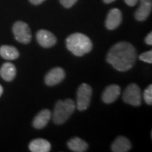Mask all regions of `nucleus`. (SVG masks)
Masks as SVG:
<instances>
[{
    "mask_svg": "<svg viewBox=\"0 0 152 152\" xmlns=\"http://www.w3.org/2000/svg\"><path fill=\"white\" fill-rule=\"evenodd\" d=\"M92 96V87L86 83L80 85L77 91V108L79 111H85L90 106Z\"/></svg>",
    "mask_w": 152,
    "mask_h": 152,
    "instance_id": "obj_4",
    "label": "nucleus"
},
{
    "mask_svg": "<svg viewBox=\"0 0 152 152\" xmlns=\"http://www.w3.org/2000/svg\"><path fill=\"white\" fill-rule=\"evenodd\" d=\"M66 77L64 70L60 67L53 68L45 76V83L48 86L56 85L64 80Z\"/></svg>",
    "mask_w": 152,
    "mask_h": 152,
    "instance_id": "obj_8",
    "label": "nucleus"
},
{
    "mask_svg": "<svg viewBox=\"0 0 152 152\" xmlns=\"http://www.w3.org/2000/svg\"><path fill=\"white\" fill-rule=\"evenodd\" d=\"M140 60L142 61L148 63V64H152V51H148V52H144L140 55L139 56Z\"/></svg>",
    "mask_w": 152,
    "mask_h": 152,
    "instance_id": "obj_19",
    "label": "nucleus"
},
{
    "mask_svg": "<svg viewBox=\"0 0 152 152\" xmlns=\"http://www.w3.org/2000/svg\"><path fill=\"white\" fill-rule=\"evenodd\" d=\"M151 0H141L140 6L136 11L135 18L139 21H144L149 17L151 12Z\"/></svg>",
    "mask_w": 152,
    "mask_h": 152,
    "instance_id": "obj_11",
    "label": "nucleus"
},
{
    "mask_svg": "<svg viewBox=\"0 0 152 152\" xmlns=\"http://www.w3.org/2000/svg\"><path fill=\"white\" fill-rule=\"evenodd\" d=\"M123 99L125 103L134 106L142 104V92L137 85L132 83L125 88L123 94Z\"/></svg>",
    "mask_w": 152,
    "mask_h": 152,
    "instance_id": "obj_5",
    "label": "nucleus"
},
{
    "mask_svg": "<svg viewBox=\"0 0 152 152\" xmlns=\"http://www.w3.org/2000/svg\"><path fill=\"white\" fill-rule=\"evenodd\" d=\"M144 99L148 105H151L152 104V85H149L144 90L143 94Z\"/></svg>",
    "mask_w": 152,
    "mask_h": 152,
    "instance_id": "obj_18",
    "label": "nucleus"
},
{
    "mask_svg": "<svg viewBox=\"0 0 152 152\" xmlns=\"http://www.w3.org/2000/svg\"><path fill=\"white\" fill-rule=\"evenodd\" d=\"M38 43L44 48H50L56 43V37L54 34L46 30H40L36 34Z\"/></svg>",
    "mask_w": 152,
    "mask_h": 152,
    "instance_id": "obj_7",
    "label": "nucleus"
},
{
    "mask_svg": "<svg viewBox=\"0 0 152 152\" xmlns=\"http://www.w3.org/2000/svg\"><path fill=\"white\" fill-rule=\"evenodd\" d=\"M13 33L16 39L23 44H28L32 39L31 31L28 25L23 21H17L13 26Z\"/></svg>",
    "mask_w": 152,
    "mask_h": 152,
    "instance_id": "obj_6",
    "label": "nucleus"
},
{
    "mask_svg": "<svg viewBox=\"0 0 152 152\" xmlns=\"http://www.w3.org/2000/svg\"><path fill=\"white\" fill-rule=\"evenodd\" d=\"M132 148V144L128 138L119 136L114 140L111 145V151L113 152H127Z\"/></svg>",
    "mask_w": 152,
    "mask_h": 152,
    "instance_id": "obj_13",
    "label": "nucleus"
},
{
    "mask_svg": "<svg viewBox=\"0 0 152 152\" xmlns=\"http://www.w3.org/2000/svg\"><path fill=\"white\" fill-rule=\"evenodd\" d=\"M45 0H30V1L34 5H39L45 1Z\"/></svg>",
    "mask_w": 152,
    "mask_h": 152,
    "instance_id": "obj_23",
    "label": "nucleus"
},
{
    "mask_svg": "<svg viewBox=\"0 0 152 152\" xmlns=\"http://www.w3.org/2000/svg\"><path fill=\"white\" fill-rule=\"evenodd\" d=\"M137 54L135 48L127 42H121L111 47L106 61L118 71H127L134 66Z\"/></svg>",
    "mask_w": 152,
    "mask_h": 152,
    "instance_id": "obj_1",
    "label": "nucleus"
},
{
    "mask_svg": "<svg viewBox=\"0 0 152 152\" xmlns=\"http://www.w3.org/2000/svg\"><path fill=\"white\" fill-rule=\"evenodd\" d=\"M75 109V104L72 99L59 100L55 105L52 119L56 125H61L66 123L71 117Z\"/></svg>",
    "mask_w": 152,
    "mask_h": 152,
    "instance_id": "obj_3",
    "label": "nucleus"
},
{
    "mask_svg": "<svg viewBox=\"0 0 152 152\" xmlns=\"http://www.w3.org/2000/svg\"><path fill=\"white\" fill-rule=\"evenodd\" d=\"M0 56L7 60H15L18 58L19 52L16 47L3 45L0 47Z\"/></svg>",
    "mask_w": 152,
    "mask_h": 152,
    "instance_id": "obj_17",
    "label": "nucleus"
},
{
    "mask_svg": "<svg viewBox=\"0 0 152 152\" xmlns=\"http://www.w3.org/2000/svg\"><path fill=\"white\" fill-rule=\"evenodd\" d=\"M77 1V0H60V2L66 8H71Z\"/></svg>",
    "mask_w": 152,
    "mask_h": 152,
    "instance_id": "obj_20",
    "label": "nucleus"
},
{
    "mask_svg": "<svg viewBox=\"0 0 152 152\" xmlns=\"http://www.w3.org/2000/svg\"><path fill=\"white\" fill-rule=\"evenodd\" d=\"M121 94V87L117 85L108 86L102 94V100L106 104H111L117 100Z\"/></svg>",
    "mask_w": 152,
    "mask_h": 152,
    "instance_id": "obj_10",
    "label": "nucleus"
},
{
    "mask_svg": "<svg viewBox=\"0 0 152 152\" xmlns=\"http://www.w3.org/2000/svg\"><path fill=\"white\" fill-rule=\"evenodd\" d=\"M138 0H125V2L130 7H134L137 3Z\"/></svg>",
    "mask_w": 152,
    "mask_h": 152,
    "instance_id": "obj_22",
    "label": "nucleus"
},
{
    "mask_svg": "<svg viewBox=\"0 0 152 152\" xmlns=\"http://www.w3.org/2000/svg\"><path fill=\"white\" fill-rule=\"evenodd\" d=\"M52 118V112L49 109H44L39 112L33 120V127L36 129H42L46 127Z\"/></svg>",
    "mask_w": 152,
    "mask_h": 152,
    "instance_id": "obj_12",
    "label": "nucleus"
},
{
    "mask_svg": "<svg viewBox=\"0 0 152 152\" xmlns=\"http://www.w3.org/2000/svg\"><path fill=\"white\" fill-rule=\"evenodd\" d=\"M51 148V144L45 139H35L29 144V149L33 152H49Z\"/></svg>",
    "mask_w": 152,
    "mask_h": 152,
    "instance_id": "obj_14",
    "label": "nucleus"
},
{
    "mask_svg": "<svg viewBox=\"0 0 152 152\" xmlns=\"http://www.w3.org/2000/svg\"><path fill=\"white\" fill-rule=\"evenodd\" d=\"M122 22V14L118 9H113L109 11L106 20V27L109 30L117 28Z\"/></svg>",
    "mask_w": 152,
    "mask_h": 152,
    "instance_id": "obj_9",
    "label": "nucleus"
},
{
    "mask_svg": "<svg viewBox=\"0 0 152 152\" xmlns=\"http://www.w3.org/2000/svg\"><path fill=\"white\" fill-rule=\"evenodd\" d=\"M2 93H3V87L1 85H0V96H1Z\"/></svg>",
    "mask_w": 152,
    "mask_h": 152,
    "instance_id": "obj_25",
    "label": "nucleus"
},
{
    "mask_svg": "<svg viewBox=\"0 0 152 152\" xmlns=\"http://www.w3.org/2000/svg\"><path fill=\"white\" fill-rule=\"evenodd\" d=\"M145 42L149 45H152V33H149L145 38Z\"/></svg>",
    "mask_w": 152,
    "mask_h": 152,
    "instance_id": "obj_21",
    "label": "nucleus"
},
{
    "mask_svg": "<svg viewBox=\"0 0 152 152\" xmlns=\"http://www.w3.org/2000/svg\"><path fill=\"white\" fill-rule=\"evenodd\" d=\"M16 68L11 63H4L0 68V75L6 81H12L16 77Z\"/></svg>",
    "mask_w": 152,
    "mask_h": 152,
    "instance_id": "obj_15",
    "label": "nucleus"
},
{
    "mask_svg": "<svg viewBox=\"0 0 152 152\" xmlns=\"http://www.w3.org/2000/svg\"><path fill=\"white\" fill-rule=\"evenodd\" d=\"M68 147L75 152H85L88 149V144L79 137H73L68 142Z\"/></svg>",
    "mask_w": 152,
    "mask_h": 152,
    "instance_id": "obj_16",
    "label": "nucleus"
},
{
    "mask_svg": "<svg viewBox=\"0 0 152 152\" xmlns=\"http://www.w3.org/2000/svg\"><path fill=\"white\" fill-rule=\"evenodd\" d=\"M66 47L70 52L77 56H84L92 50V43L87 35L76 33L69 35L66 39Z\"/></svg>",
    "mask_w": 152,
    "mask_h": 152,
    "instance_id": "obj_2",
    "label": "nucleus"
},
{
    "mask_svg": "<svg viewBox=\"0 0 152 152\" xmlns=\"http://www.w3.org/2000/svg\"><path fill=\"white\" fill-rule=\"evenodd\" d=\"M115 1V0H104V1L106 4H110L111 2H113V1Z\"/></svg>",
    "mask_w": 152,
    "mask_h": 152,
    "instance_id": "obj_24",
    "label": "nucleus"
}]
</instances>
